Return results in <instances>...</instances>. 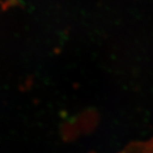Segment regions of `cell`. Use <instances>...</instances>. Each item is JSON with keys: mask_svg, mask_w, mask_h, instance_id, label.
I'll return each mask as SVG.
<instances>
[]
</instances>
